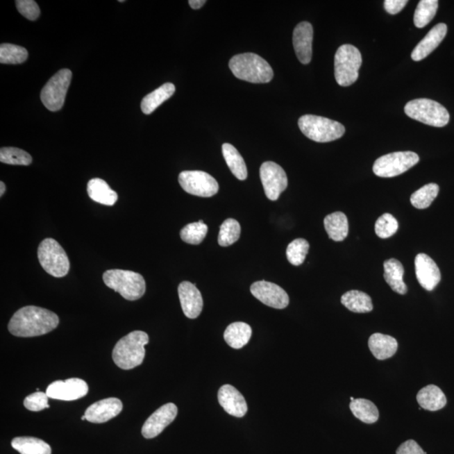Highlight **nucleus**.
Instances as JSON below:
<instances>
[{
  "instance_id": "41",
  "label": "nucleus",
  "mask_w": 454,
  "mask_h": 454,
  "mask_svg": "<svg viewBox=\"0 0 454 454\" xmlns=\"http://www.w3.org/2000/svg\"><path fill=\"white\" fill-rule=\"evenodd\" d=\"M49 396L47 393L35 392L28 396L24 401V405L31 412H41L42 410L49 408Z\"/></svg>"
},
{
  "instance_id": "8",
  "label": "nucleus",
  "mask_w": 454,
  "mask_h": 454,
  "mask_svg": "<svg viewBox=\"0 0 454 454\" xmlns=\"http://www.w3.org/2000/svg\"><path fill=\"white\" fill-rule=\"evenodd\" d=\"M362 55L357 47L345 44L335 55V78L340 86L348 87L358 81V70L362 65Z\"/></svg>"
},
{
  "instance_id": "18",
  "label": "nucleus",
  "mask_w": 454,
  "mask_h": 454,
  "mask_svg": "<svg viewBox=\"0 0 454 454\" xmlns=\"http://www.w3.org/2000/svg\"><path fill=\"white\" fill-rule=\"evenodd\" d=\"M178 292L185 316L190 319H195L200 316L203 310V298L196 286L189 281H184L178 285Z\"/></svg>"
},
{
  "instance_id": "31",
  "label": "nucleus",
  "mask_w": 454,
  "mask_h": 454,
  "mask_svg": "<svg viewBox=\"0 0 454 454\" xmlns=\"http://www.w3.org/2000/svg\"><path fill=\"white\" fill-rule=\"evenodd\" d=\"M11 446L21 454H51L49 444L37 437H15Z\"/></svg>"
},
{
  "instance_id": "9",
  "label": "nucleus",
  "mask_w": 454,
  "mask_h": 454,
  "mask_svg": "<svg viewBox=\"0 0 454 454\" xmlns=\"http://www.w3.org/2000/svg\"><path fill=\"white\" fill-rule=\"evenodd\" d=\"M419 156L413 151H396L384 155L374 162V174L381 178L396 177L412 169L419 162Z\"/></svg>"
},
{
  "instance_id": "25",
  "label": "nucleus",
  "mask_w": 454,
  "mask_h": 454,
  "mask_svg": "<svg viewBox=\"0 0 454 454\" xmlns=\"http://www.w3.org/2000/svg\"><path fill=\"white\" fill-rule=\"evenodd\" d=\"M384 277L394 292L400 294L407 293V286L405 284L404 267L400 261L392 258L384 262Z\"/></svg>"
},
{
  "instance_id": "20",
  "label": "nucleus",
  "mask_w": 454,
  "mask_h": 454,
  "mask_svg": "<svg viewBox=\"0 0 454 454\" xmlns=\"http://www.w3.org/2000/svg\"><path fill=\"white\" fill-rule=\"evenodd\" d=\"M219 403L229 415L242 417L248 412V405L244 396L233 385H225L219 389Z\"/></svg>"
},
{
  "instance_id": "24",
  "label": "nucleus",
  "mask_w": 454,
  "mask_h": 454,
  "mask_svg": "<svg viewBox=\"0 0 454 454\" xmlns=\"http://www.w3.org/2000/svg\"><path fill=\"white\" fill-rule=\"evenodd\" d=\"M417 400L422 409L430 412L439 411L447 404L444 393L434 385L422 388L417 394Z\"/></svg>"
},
{
  "instance_id": "45",
  "label": "nucleus",
  "mask_w": 454,
  "mask_h": 454,
  "mask_svg": "<svg viewBox=\"0 0 454 454\" xmlns=\"http://www.w3.org/2000/svg\"><path fill=\"white\" fill-rule=\"evenodd\" d=\"M206 1L205 0H190L189 3L191 8L194 10L201 9L202 6H204Z\"/></svg>"
},
{
  "instance_id": "26",
  "label": "nucleus",
  "mask_w": 454,
  "mask_h": 454,
  "mask_svg": "<svg viewBox=\"0 0 454 454\" xmlns=\"http://www.w3.org/2000/svg\"><path fill=\"white\" fill-rule=\"evenodd\" d=\"M252 337V328L245 322H234L227 326L224 338L230 348L240 349L249 344Z\"/></svg>"
},
{
  "instance_id": "12",
  "label": "nucleus",
  "mask_w": 454,
  "mask_h": 454,
  "mask_svg": "<svg viewBox=\"0 0 454 454\" xmlns=\"http://www.w3.org/2000/svg\"><path fill=\"white\" fill-rule=\"evenodd\" d=\"M260 178L267 198L276 201L288 187V178L282 167L274 162H265L260 168Z\"/></svg>"
},
{
  "instance_id": "2",
  "label": "nucleus",
  "mask_w": 454,
  "mask_h": 454,
  "mask_svg": "<svg viewBox=\"0 0 454 454\" xmlns=\"http://www.w3.org/2000/svg\"><path fill=\"white\" fill-rule=\"evenodd\" d=\"M149 342V335L142 330L127 334L115 346L112 353L115 364L125 370L141 365L146 355L145 346Z\"/></svg>"
},
{
  "instance_id": "38",
  "label": "nucleus",
  "mask_w": 454,
  "mask_h": 454,
  "mask_svg": "<svg viewBox=\"0 0 454 454\" xmlns=\"http://www.w3.org/2000/svg\"><path fill=\"white\" fill-rule=\"evenodd\" d=\"M0 161L10 165L28 166L33 162V158L26 151L17 147H2L0 150Z\"/></svg>"
},
{
  "instance_id": "35",
  "label": "nucleus",
  "mask_w": 454,
  "mask_h": 454,
  "mask_svg": "<svg viewBox=\"0 0 454 454\" xmlns=\"http://www.w3.org/2000/svg\"><path fill=\"white\" fill-rule=\"evenodd\" d=\"M28 51L22 47L3 43L0 46V62L2 65H19L26 61Z\"/></svg>"
},
{
  "instance_id": "36",
  "label": "nucleus",
  "mask_w": 454,
  "mask_h": 454,
  "mask_svg": "<svg viewBox=\"0 0 454 454\" xmlns=\"http://www.w3.org/2000/svg\"><path fill=\"white\" fill-rule=\"evenodd\" d=\"M207 233H208V226L201 220L186 225L181 230L180 237L186 244L199 245L204 240Z\"/></svg>"
},
{
  "instance_id": "17",
  "label": "nucleus",
  "mask_w": 454,
  "mask_h": 454,
  "mask_svg": "<svg viewBox=\"0 0 454 454\" xmlns=\"http://www.w3.org/2000/svg\"><path fill=\"white\" fill-rule=\"evenodd\" d=\"M313 27L309 22H301L294 28L293 45L302 65H308L312 58Z\"/></svg>"
},
{
  "instance_id": "42",
  "label": "nucleus",
  "mask_w": 454,
  "mask_h": 454,
  "mask_svg": "<svg viewBox=\"0 0 454 454\" xmlns=\"http://www.w3.org/2000/svg\"><path fill=\"white\" fill-rule=\"evenodd\" d=\"M15 5L19 13L30 21H35L41 14L39 6L34 0H17Z\"/></svg>"
},
{
  "instance_id": "43",
  "label": "nucleus",
  "mask_w": 454,
  "mask_h": 454,
  "mask_svg": "<svg viewBox=\"0 0 454 454\" xmlns=\"http://www.w3.org/2000/svg\"><path fill=\"white\" fill-rule=\"evenodd\" d=\"M396 454H427L414 440H408L402 444L396 450Z\"/></svg>"
},
{
  "instance_id": "40",
  "label": "nucleus",
  "mask_w": 454,
  "mask_h": 454,
  "mask_svg": "<svg viewBox=\"0 0 454 454\" xmlns=\"http://www.w3.org/2000/svg\"><path fill=\"white\" fill-rule=\"evenodd\" d=\"M399 224L396 219L392 215L386 213L378 219L376 223V233L382 239L389 238L396 233Z\"/></svg>"
},
{
  "instance_id": "13",
  "label": "nucleus",
  "mask_w": 454,
  "mask_h": 454,
  "mask_svg": "<svg viewBox=\"0 0 454 454\" xmlns=\"http://www.w3.org/2000/svg\"><path fill=\"white\" fill-rule=\"evenodd\" d=\"M251 293L258 301L274 309H285L289 305V298L284 289L274 283L258 281L251 286Z\"/></svg>"
},
{
  "instance_id": "23",
  "label": "nucleus",
  "mask_w": 454,
  "mask_h": 454,
  "mask_svg": "<svg viewBox=\"0 0 454 454\" xmlns=\"http://www.w3.org/2000/svg\"><path fill=\"white\" fill-rule=\"evenodd\" d=\"M87 192L91 200L103 205L112 206L118 200V194L105 180L92 178L87 183Z\"/></svg>"
},
{
  "instance_id": "19",
  "label": "nucleus",
  "mask_w": 454,
  "mask_h": 454,
  "mask_svg": "<svg viewBox=\"0 0 454 454\" xmlns=\"http://www.w3.org/2000/svg\"><path fill=\"white\" fill-rule=\"evenodd\" d=\"M122 409V402L118 398H107L91 405L86 410L85 416L86 420L92 423H105L117 417Z\"/></svg>"
},
{
  "instance_id": "33",
  "label": "nucleus",
  "mask_w": 454,
  "mask_h": 454,
  "mask_svg": "<svg viewBox=\"0 0 454 454\" xmlns=\"http://www.w3.org/2000/svg\"><path fill=\"white\" fill-rule=\"evenodd\" d=\"M438 8L437 0H421L418 3L415 15H414V24L417 28H423L428 26L432 19L435 17Z\"/></svg>"
},
{
  "instance_id": "16",
  "label": "nucleus",
  "mask_w": 454,
  "mask_h": 454,
  "mask_svg": "<svg viewBox=\"0 0 454 454\" xmlns=\"http://www.w3.org/2000/svg\"><path fill=\"white\" fill-rule=\"evenodd\" d=\"M416 276L422 288L432 292L439 284L441 273L436 262L425 253H419L415 260Z\"/></svg>"
},
{
  "instance_id": "5",
  "label": "nucleus",
  "mask_w": 454,
  "mask_h": 454,
  "mask_svg": "<svg viewBox=\"0 0 454 454\" xmlns=\"http://www.w3.org/2000/svg\"><path fill=\"white\" fill-rule=\"evenodd\" d=\"M298 125L306 137L317 142H333L345 133V127L341 123L317 115H303Z\"/></svg>"
},
{
  "instance_id": "11",
  "label": "nucleus",
  "mask_w": 454,
  "mask_h": 454,
  "mask_svg": "<svg viewBox=\"0 0 454 454\" xmlns=\"http://www.w3.org/2000/svg\"><path fill=\"white\" fill-rule=\"evenodd\" d=\"M179 185L186 193L200 197H212L219 190L216 179L203 171H184L178 176Z\"/></svg>"
},
{
  "instance_id": "44",
  "label": "nucleus",
  "mask_w": 454,
  "mask_h": 454,
  "mask_svg": "<svg viewBox=\"0 0 454 454\" xmlns=\"http://www.w3.org/2000/svg\"><path fill=\"white\" fill-rule=\"evenodd\" d=\"M407 0H385L384 7L390 15H396L404 9Z\"/></svg>"
},
{
  "instance_id": "1",
  "label": "nucleus",
  "mask_w": 454,
  "mask_h": 454,
  "mask_svg": "<svg viewBox=\"0 0 454 454\" xmlns=\"http://www.w3.org/2000/svg\"><path fill=\"white\" fill-rule=\"evenodd\" d=\"M57 314L37 306H25L12 317L8 329L15 337H33L45 335L58 328Z\"/></svg>"
},
{
  "instance_id": "22",
  "label": "nucleus",
  "mask_w": 454,
  "mask_h": 454,
  "mask_svg": "<svg viewBox=\"0 0 454 454\" xmlns=\"http://www.w3.org/2000/svg\"><path fill=\"white\" fill-rule=\"evenodd\" d=\"M369 348L378 360H385L395 355L398 342L396 338L381 333H374L369 339Z\"/></svg>"
},
{
  "instance_id": "4",
  "label": "nucleus",
  "mask_w": 454,
  "mask_h": 454,
  "mask_svg": "<svg viewBox=\"0 0 454 454\" xmlns=\"http://www.w3.org/2000/svg\"><path fill=\"white\" fill-rule=\"evenodd\" d=\"M105 284L127 301H137L144 296L146 282L140 274L133 271L110 269L103 274Z\"/></svg>"
},
{
  "instance_id": "30",
  "label": "nucleus",
  "mask_w": 454,
  "mask_h": 454,
  "mask_svg": "<svg viewBox=\"0 0 454 454\" xmlns=\"http://www.w3.org/2000/svg\"><path fill=\"white\" fill-rule=\"evenodd\" d=\"M342 304L346 309L355 313H368L373 310L371 298L367 294L358 290H350L341 298Z\"/></svg>"
},
{
  "instance_id": "7",
  "label": "nucleus",
  "mask_w": 454,
  "mask_h": 454,
  "mask_svg": "<svg viewBox=\"0 0 454 454\" xmlns=\"http://www.w3.org/2000/svg\"><path fill=\"white\" fill-rule=\"evenodd\" d=\"M38 258L42 269L50 276L62 278L69 274L70 262L62 246L53 238H46L39 245Z\"/></svg>"
},
{
  "instance_id": "28",
  "label": "nucleus",
  "mask_w": 454,
  "mask_h": 454,
  "mask_svg": "<svg viewBox=\"0 0 454 454\" xmlns=\"http://www.w3.org/2000/svg\"><path fill=\"white\" fill-rule=\"evenodd\" d=\"M174 93L175 86L173 83H165V85L159 87L158 89L155 90L143 98L141 103L142 112L146 115L153 113L163 102L172 97Z\"/></svg>"
},
{
  "instance_id": "29",
  "label": "nucleus",
  "mask_w": 454,
  "mask_h": 454,
  "mask_svg": "<svg viewBox=\"0 0 454 454\" xmlns=\"http://www.w3.org/2000/svg\"><path fill=\"white\" fill-rule=\"evenodd\" d=\"M222 154L234 176L239 180H245L248 178V169H246L244 159L242 158L236 147L229 143H225L222 145Z\"/></svg>"
},
{
  "instance_id": "27",
  "label": "nucleus",
  "mask_w": 454,
  "mask_h": 454,
  "mask_svg": "<svg viewBox=\"0 0 454 454\" xmlns=\"http://www.w3.org/2000/svg\"><path fill=\"white\" fill-rule=\"evenodd\" d=\"M324 226L328 237L333 241L342 242L348 237L349 229L348 218L340 211L326 217Z\"/></svg>"
},
{
  "instance_id": "32",
  "label": "nucleus",
  "mask_w": 454,
  "mask_h": 454,
  "mask_svg": "<svg viewBox=\"0 0 454 454\" xmlns=\"http://www.w3.org/2000/svg\"><path fill=\"white\" fill-rule=\"evenodd\" d=\"M350 410L354 417L367 424L376 423L380 417L376 405L366 399H354L350 403Z\"/></svg>"
},
{
  "instance_id": "15",
  "label": "nucleus",
  "mask_w": 454,
  "mask_h": 454,
  "mask_svg": "<svg viewBox=\"0 0 454 454\" xmlns=\"http://www.w3.org/2000/svg\"><path fill=\"white\" fill-rule=\"evenodd\" d=\"M177 415L178 407L174 403L161 406L145 421L142 429V436L147 439L156 437L172 423Z\"/></svg>"
},
{
  "instance_id": "34",
  "label": "nucleus",
  "mask_w": 454,
  "mask_h": 454,
  "mask_svg": "<svg viewBox=\"0 0 454 454\" xmlns=\"http://www.w3.org/2000/svg\"><path fill=\"white\" fill-rule=\"evenodd\" d=\"M439 192V186L437 184H428L413 193L411 196L412 205L417 209H427L437 198Z\"/></svg>"
},
{
  "instance_id": "39",
  "label": "nucleus",
  "mask_w": 454,
  "mask_h": 454,
  "mask_svg": "<svg viewBox=\"0 0 454 454\" xmlns=\"http://www.w3.org/2000/svg\"><path fill=\"white\" fill-rule=\"evenodd\" d=\"M310 244L305 239L298 238L290 242L286 250V256L294 266H300L305 260L309 252Z\"/></svg>"
},
{
  "instance_id": "21",
  "label": "nucleus",
  "mask_w": 454,
  "mask_h": 454,
  "mask_svg": "<svg viewBox=\"0 0 454 454\" xmlns=\"http://www.w3.org/2000/svg\"><path fill=\"white\" fill-rule=\"evenodd\" d=\"M448 26L446 24H437L429 31L427 35L418 43L413 50L412 58L414 61L419 62L427 58L437 49L447 35Z\"/></svg>"
},
{
  "instance_id": "3",
  "label": "nucleus",
  "mask_w": 454,
  "mask_h": 454,
  "mask_svg": "<svg viewBox=\"0 0 454 454\" xmlns=\"http://www.w3.org/2000/svg\"><path fill=\"white\" fill-rule=\"evenodd\" d=\"M229 67L235 77L249 83H266L274 78V70L269 62L252 53L234 56L230 60Z\"/></svg>"
},
{
  "instance_id": "37",
  "label": "nucleus",
  "mask_w": 454,
  "mask_h": 454,
  "mask_svg": "<svg viewBox=\"0 0 454 454\" xmlns=\"http://www.w3.org/2000/svg\"><path fill=\"white\" fill-rule=\"evenodd\" d=\"M241 235V226L234 219H227L221 226L218 236V244L221 246H229L237 242Z\"/></svg>"
},
{
  "instance_id": "46",
  "label": "nucleus",
  "mask_w": 454,
  "mask_h": 454,
  "mask_svg": "<svg viewBox=\"0 0 454 454\" xmlns=\"http://www.w3.org/2000/svg\"><path fill=\"white\" fill-rule=\"evenodd\" d=\"M6 185L3 181L0 182V196H3V194L6 192Z\"/></svg>"
},
{
  "instance_id": "47",
  "label": "nucleus",
  "mask_w": 454,
  "mask_h": 454,
  "mask_svg": "<svg viewBox=\"0 0 454 454\" xmlns=\"http://www.w3.org/2000/svg\"><path fill=\"white\" fill-rule=\"evenodd\" d=\"M81 419H82L83 421H85V420H86V417H85V416H83L82 418H81Z\"/></svg>"
},
{
  "instance_id": "14",
  "label": "nucleus",
  "mask_w": 454,
  "mask_h": 454,
  "mask_svg": "<svg viewBox=\"0 0 454 454\" xmlns=\"http://www.w3.org/2000/svg\"><path fill=\"white\" fill-rule=\"evenodd\" d=\"M89 392V386L81 378H69L51 383L47 389V395L54 400L76 401L85 397Z\"/></svg>"
},
{
  "instance_id": "6",
  "label": "nucleus",
  "mask_w": 454,
  "mask_h": 454,
  "mask_svg": "<svg viewBox=\"0 0 454 454\" xmlns=\"http://www.w3.org/2000/svg\"><path fill=\"white\" fill-rule=\"evenodd\" d=\"M405 113L410 118L435 127L448 125L450 119L448 111L444 106L429 99H417L408 102L405 106Z\"/></svg>"
},
{
  "instance_id": "10",
  "label": "nucleus",
  "mask_w": 454,
  "mask_h": 454,
  "mask_svg": "<svg viewBox=\"0 0 454 454\" xmlns=\"http://www.w3.org/2000/svg\"><path fill=\"white\" fill-rule=\"evenodd\" d=\"M72 75L73 74L69 69H61L44 86L41 99L47 110L55 112L62 108L72 81Z\"/></svg>"
}]
</instances>
